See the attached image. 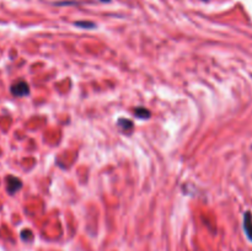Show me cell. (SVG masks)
I'll list each match as a JSON object with an SVG mask.
<instances>
[{
	"label": "cell",
	"mask_w": 252,
	"mask_h": 251,
	"mask_svg": "<svg viewBox=\"0 0 252 251\" xmlns=\"http://www.w3.org/2000/svg\"><path fill=\"white\" fill-rule=\"evenodd\" d=\"M134 113H135V116H137V117L143 118V120H144V118H149L150 117V112L147 110V108L139 107V108H137V110L134 111Z\"/></svg>",
	"instance_id": "4"
},
{
	"label": "cell",
	"mask_w": 252,
	"mask_h": 251,
	"mask_svg": "<svg viewBox=\"0 0 252 251\" xmlns=\"http://www.w3.org/2000/svg\"><path fill=\"white\" fill-rule=\"evenodd\" d=\"M21 187H22L21 180L17 179V177H15V176H7L6 177V188H7V192H9L10 194L16 193V192L19 191Z\"/></svg>",
	"instance_id": "2"
},
{
	"label": "cell",
	"mask_w": 252,
	"mask_h": 251,
	"mask_svg": "<svg viewBox=\"0 0 252 251\" xmlns=\"http://www.w3.org/2000/svg\"><path fill=\"white\" fill-rule=\"evenodd\" d=\"M27 236H29L30 239L32 238V233H31V231H30V230H24V231H22V233H21V238L24 239V240H29V239H27Z\"/></svg>",
	"instance_id": "7"
},
{
	"label": "cell",
	"mask_w": 252,
	"mask_h": 251,
	"mask_svg": "<svg viewBox=\"0 0 252 251\" xmlns=\"http://www.w3.org/2000/svg\"><path fill=\"white\" fill-rule=\"evenodd\" d=\"M118 123H120L123 128H132L133 127V123L130 122V121H127V120H120L118 121Z\"/></svg>",
	"instance_id": "6"
},
{
	"label": "cell",
	"mask_w": 252,
	"mask_h": 251,
	"mask_svg": "<svg viewBox=\"0 0 252 251\" xmlns=\"http://www.w3.org/2000/svg\"><path fill=\"white\" fill-rule=\"evenodd\" d=\"M11 94L16 97H22V96H26L30 94V86L26 81L20 80L16 83L12 84L11 86Z\"/></svg>",
	"instance_id": "1"
},
{
	"label": "cell",
	"mask_w": 252,
	"mask_h": 251,
	"mask_svg": "<svg viewBox=\"0 0 252 251\" xmlns=\"http://www.w3.org/2000/svg\"><path fill=\"white\" fill-rule=\"evenodd\" d=\"M75 25L79 27H84V29H93V27H95V25H94L93 22L88 21H78L75 22Z\"/></svg>",
	"instance_id": "5"
},
{
	"label": "cell",
	"mask_w": 252,
	"mask_h": 251,
	"mask_svg": "<svg viewBox=\"0 0 252 251\" xmlns=\"http://www.w3.org/2000/svg\"><path fill=\"white\" fill-rule=\"evenodd\" d=\"M244 229L248 238L252 241V214L250 212H246L244 216Z\"/></svg>",
	"instance_id": "3"
},
{
	"label": "cell",
	"mask_w": 252,
	"mask_h": 251,
	"mask_svg": "<svg viewBox=\"0 0 252 251\" xmlns=\"http://www.w3.org/2000/svg\"><path fill=\"white\" fill-rule=\"evenodd\" d=\"M101 1H103V2H107V1H110V0H101Z\"/></svg>",
	"instance_id": "8"
}]
</instances>
